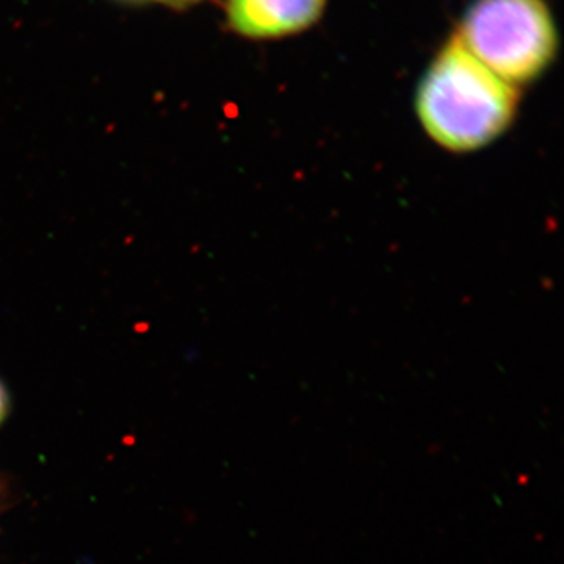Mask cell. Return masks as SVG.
Listing matches in <instances>:
<instances>
[{
	"mask_svg": "<svg viewBox=\"0 0 564 564\" xmlns=\"http://www.w3.org/2000/svg\"><path fill=\"white\" fill-rule=\"evenodd\" d=\"M463 46L458 36L434 58L415 109L430 139L448 151L480 150L513 121L518 93Z\"/></svg>",
	"mask_w": 564,
	"mask_h": 564,
	"instance_id": "1",
	"label": "cell"
},
{
	"mask_svg": "<svg viewBox=\"0 0 564 564\" xmlns=\"http://www.w3.org/2000/svg\"><path fill=\"white\" fill-rule=\"evenodd\" d=\"M10 411V395L9 391H7L6 384L0 380V425H2L3 421H6L7 415H9Z\"/></svg>",
	"mask_w": 564,
	"mask_h": 564,
	"instance_id": "4",
	"label": "cell"
},
{
	"mask_svg": "<svg viewBox=\"0 0 564 564\" xmlns=\"http://www.w3.org/2000/svg\"><path fill=\"white\" fill-rule=\"evenodd\" d=\"M155 2L169 3L173 7H187L192 3L199 2V0H155Z\"/></svg>",
	"mask_w": 564,
	"mask_h": 564,
	"instance_id": "5",
	"label": "cell"
},
{
	"mask_svg": "<svg viewBox=\"0 0 564 564\" xmlns=\"http://www.w3.org/2000/svg\"><path fill=\"white\" fill-rule=\"evenodd\" d=\"M326 0H228L231 28L247 39L267 40L293 35L311 28Z\"/></svg>",
	"mask_w": 564,
	"mask_h": 564,
	"instance_id": "3",
	"label": "cell"
},
{
	"mask_svg": "<svg viewBox=\"0 0 564 564\" xmlns=\"http://www.w3.org/2000/svg\"><path fill=\"white\" fill-rule=\"evenodd\" d=\"M458 40L510 85L536 79L554 61L556 31L543 0H475Z\"/></svg>",
	"mask_w": 564,
	"mask_h": 564,
	"instance_id": "2",
	"label": "cell"
}]
</instances>
